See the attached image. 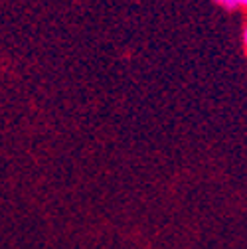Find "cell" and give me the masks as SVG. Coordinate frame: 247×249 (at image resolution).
Listing matches in <instances>:
<instances>
[{"instance_id":"1","label":"cell","mask_w":247,"mask_h":249,"mask_svg":"<svg viewBox=\"0 0 247 249\" xmlns=\"http://www.w3.org/2000/svg\"><path fill=\"white\" fill-rule=\"evenodd\" d=\"M213 2H218L220 6H224L228 10H233V8L239 6V0H213Z\"/></svg>"},{"instance_id":"2","label":"cell","mask_w":247,"mask_h":249,"mask_svg":"<svg viewBox=\"0 0 247 249\" xmlns=\"http://www.w3.org/2000/svg\"><path fill=\"white\" fill-rule=\"evenodd\" d=\"M243 46H245V50H247V26H245V30H243Z\"/></svg>"},{"instance_id":"3","label":"cell","mask_w":247,"mask_h":249,"mask_svg":"<svg viewBox=\"0 0 247 249\" xmlns=\"http://www.w3.org/2000/svg\"><path fill=\"white\" fill-rule=\"evenodd\" d=\"M239 6H243V8H247V0H239Z\"/></svg>"}]
</instances>
